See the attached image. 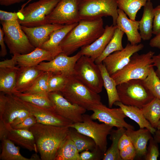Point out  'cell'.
<instances>
[{"label": "cell", "instance_id": "obj_29", "mask_svg": "<svg viewBox=\"0 0 160 160\" xmlns=\"http://www.w3.org/2000/svg\"><path fill=\"white\" fill-rule=\"evenodd\" d=\"M98 65L103 78V86L107 93L108 107L112 108L115 102L120 101L117 89V86L103 63L98 64Z\"/></svg>", "mask_w": 160, "mask_h": 160}, {"label": "cell", "instance_id": "obj_2", "mask_svg": "<svg viewBox=\"0 0 160 160\" xmlns=\"http://www.w3.org/2000/svg\"><path fill=\"white\" fill-rule=\"evenodd\" d=\"M102 18L81 20L66 36L60 44L62 52L69 56L79 48L90 45L104 33Z\"/></svg>", "mask_w": 160, "mask_h": 160}, {"label": "cell", "instance_id": "obj_46", "mask_svg": "<svg viewBox=\"0 0 160 160\" xmlns=\"http://www.w3.org/2000/svg\"><path fill=\"white\" fill-rule=\"evenodd\" d=\"M18 12H8L0 10V20L1 21H13L18 20Z\"/></svg>", "mask_w": 160, "mask_h": 160}, {"label": "cell", "instance_id": "obj_12", "mask_svg": "<svg viewBox=\"0 0 160 160\" xmlns=\"http://www.w3.org/2000/svg\"><path fill=\"white\" fill-rule=\"evenodd\" d=\"M89 111H92L90 116L93 120L97 119L100 121L117 128L135 129L134 126L126 122L124 118L127 117L121 109L108 107L102 103L92 106Z\"/></svg>", "mask_w": 160, "mask_h": 160}, {"label": "cell", "instance_id": "obj_48", "mask_svg": "<svg viewBox=\"0 0 160 160\" xmlns=\"http://www.w3.org/2000/svg\"><path fill=\"white\" fill-rule=\"evenodd\" d=\"M4 33L1 27H0V45L1 46V51L0 56L1 57H4L7 54V51L6 46L5 44L4 39Z\"/></svg>", "mask_w": 160, "mask_h": 160}, {"label": "cell", "instance_id": "obj_5", "mask_svg": "<svg viewBox=\"0 0 160 160\" xmlns=\"http://www.w3.org/2000/svg\"><path fill=\"white\" fill-rule=\"evenodd\" d=\"M60 93L71 103L89 110L93 105L102 103L100 96L79 80L73 75L68 77Z\"/></svg>", "mask_w": 160, "mask_h": 160}, {"label": "cell", "instance_id": "obj_40", "mask_svg": "<svg viewBox=\"0 0 160 160\" xmlns=\"http://www.w3.org/2000/svg\"><path fill=\"white\" fill-rule=\"evenodd\" d=\"M68 77L61 74L52 72L48 81L49 92H60L65 86Z\"/></svg>", "mask_w": 160, "mask_h": 160}, {"label": "cell", "instance_id": "obj_47", "mask_svg": "<svg viewBox=\"0 0 160 160\" xmlns=\"http://www.w3.org/2000/svg\"><path fill=\"white\" fill-rule=\"evenodd\" d=\"M31 114L25 108L24 110L21 111L18 116L14 120L11 124V127H12L17 124L22 122L27 117Z\"/></svg>", "mask_w": 160, "mask_h": 160}, {"label": "cell", "instance_id": "obj_19", "mask_svg": "<svg viewBox=\"0 0 160 160\" xmlns=\"http://www.w3.org/2000/svg\"><path fill=\"white\" fill-rule=\"evenodd\" d=\"M118 13L116 25L117 27L125 33L130 44L135 45L140 43L142 39L138 31L139 21L128 18L125 13L119 8Z\"/></svg>", "mask_w": 160, "mask_h": 160}, {"label": "cell", "instance_id": "obj_10", "mask_svg": "<svg viewBox=\"0 0 160 160\" xmlns=\"http://www.w3.org/2000/svg\"><path fill=\"white\" fill-rule=\"evenodd\" d=\"M93 120L90 116L84 114L82 122L73 123L70 127L91 138L97 148L104 154L107 150V137L113 127L104 123L99 124Z\"/></svg>", "mask_w": 160, "mask_h": 160}, {"label": "cell", "instance_id": "obj_35", "mask_svg": "<svg viewBox=\"0 0 160 160\" xmlns=\"http://www.w3.org/2000/svg\"><path fill=\"white\" fill-rule=\"evenodd\" d=\"M79 153L68 135L60 147L55 160H80Z\"/></svg>", "mask_w": 160, "mask_h": 160}, {"label": "cell", "instance_id": "obj_7", "mask_svg": "<svg viewBox=\"0 0 160 160\" xmlns=\"http://www.w3.org/2000/svg\"><path fill=\"white\" fill-rule=\"evenodd\" d=\"M1 23L4 41L10 54L13 55L25 54L35 49L36 48L30 42L18 20L1 21Z\"/></svg>", "mask_w": 160, "mask_h": 160}, {"label": "cell", "instance_id": "obj_39", "mask_svg": "<svg viewBox=\"0 0 160 160\" xmlns=\"http://www.w3.org/2000/svg\"><path fill=\"white\" fill-rule=\"evenodd\" d=\"M52 72H44L37 79L32 86L24 93L34 94L40 93H49L48 81Z\"/></svg>", "mask_w": 160, "mask_h": 160}, {"label": "cell", "instance_id": "obj_33", "mask_svg": "<svg viewBox=\"0 0 160 160\" xmlns=\"http://www.w3.org/2000/svg\"><path fill=\"white\" fill-rule=\"evenodd\" d=\"M126 130V129L123 127L112 130L110 134L112 144L104 154L103 160H122L120 155L119 143L120 138L125 132Z\"/></svg>", "mask_w": 160, "mask_h": 160}, {"label": "cell", "instance_id": "obj_21", "mask_svg": "<svg viewBox=\"0 0 160 160\" xmlns=\"http://www.w3.org/2000/svg\"><path fill=\"white\" fill-rule=\"evenodd\" d=\"M12 57L19 67L35 66L44 61H49L53 59L50 52L39 47L28 54L15 55Z\"/></svg>", "mask_w": 160, "mask_h": 160}, {"label": "cell", "instance_id": "obj_3", "mask_svg": "<svg viewBox=\"0 0 160 160\" xmlns=\"http://www.w3.org/2000/svg\"><path fill=\"white\" fill-rule=\"evenodd\" d=\"M154 54L152 51L140 55L134 53L123 68L111 76L117 86L132 79H145L153 65L152 58Z\"/></svg>", "mask_w": 160, "mask_h": 160}, {"label": "cell", "instance_id": "obj_32", "mask_svg": "<svg viewBox=\"0 0 160 160\" xmlns=\"http://www.w3.org/2000/svg\"><path fill=\"white\" fill-rule=\"evenodd\" d=\"M124 34L123 32L117 27L112 37L103 52L95 60V63L97 64L102 63L105 58L113 52L121 50L124 48L122 39Z\"/></svg>", "mask_w": 160, "mask_h": 160}, {"label": "cell", "instance_id": "obj_23", "mask_svg": "<svg viewBox=\"0 0 160 160\" xmlns=\"http://www.w3.org/2000/svg\"><path fill=\"white\" fill-rule=\"evenodd\" d=\"M125 133L131 139L136 156H145L147 152L148 143L152 137L150 131L146 128H140L137 130L130 128L126 129Z\"/></svg>", "mask_w": 160, "mask_h": 160}, {"label": "cell", "instance_id": "obj_37", "mask_svg": "<svg viewBox=\"0 0 160 160\" xmlns=\"http://www.w3.org/2000/svg\"><path fill=\"white\" fill-rule=\"evenodd\" d=\"M148 0H116L118 7L128 16L129 18L135 20L136 15Z\"/></svg>", "mask_w": 160, "mask_h": 160}, {"label": "cell", "instance_id": "obj_26", "mask_svg": "<svg viewBox=\"0 0 160 160\" xmlns=\"http://www.w3.org/2000/svg\"><path fill=\"white\" fill-rule=\"evenodd\" d=\"M114 104L120 108L127 117L135 121L140 128H147L152 134H154L156 129L153 127L145 119L140 108L135 106L124 105L120 101H117Z\"/></svg>", "mask_w": 160, "mask_h": 160}, {"label": "cell", "instance_id": "obj_44", "mask_svg": "<svg viewBox=\"0 0 160 160\" xmlns=\"http://www.w3.org/2000/svg\"><path fill=\"white\" fill-rule=\"evenodd\" d=\"M153 34L156 36L160 34V5L153 8Z\"/></svg>", "mask_w": 160, "mask_h": 160}, {"label": "cell", "instance_id": "obj_54", "mask_svg": "<svg viewBox=\"0 0 160 160\" xmlns=\"http://www.w3.org/2000/svg\"><path fill=\"white\" fill-rule=\"evenodd\" d=\"M154 135L153 138L158 143H160V130H156Z\"/></svg>", "mask_w": 160, "mask_h": 160}, {"label": "cell", "instance_id": "obj_17", "mask_svg": "<svg viewBox=\"0 0 160 160\" xmlns=\"http://www.w3.org/2000/svg\"><path fill=\"white\" fill-rule=\"evenodd\" d=\"M116 25H106L103 34L92 44L81 48L79 51L82 55L95 60L103 52L113 35Z\"/></svg>", "mask_w": 160, "mask_h": 160}, {"label": "cell", "instance_id": "obj_8", "mask_svg": "<svg viewBox=\"0 0 160 160\" xmlns=\"http://www.w3.org/2000/svg\"><path fill=\"white\" fill-rule=\"evenodd\" d=\"M73 76L93 91L102 92L103 82L100 69L90 57L81 56L75 64Z\"/></svg>", "mask_w": 160, "mask_h": 160}, {"label": "cell", "instance_id": "obj_38", "mask_svg": "<svg viewBox=\"0 0 160 160\" xmlns=\"http://www.w3.org/2000/svg\"><path fill=\"white\" fill-rule=\"evenodd\" d=\"M142 80L154 97L160 99V79L156 75L153 65L150 67L147 77Z\"/></svg>", "mask_w": 160, "mask_h": 160}, {"label": "cell", "instance_id": "obj_49", "mask_svg": "<svg viewBox=\"0 0 160 160\" xmlns=\"http://www.w3.org/2000/svg\"><path fill=\"white\" fill-rule=\"evenodd\" d=\"M17 62L13 57L10 59H7L0 62V68H12L17 67Z\"/></svg>", "mask_w": 160, "mask_h": 160}, {"label": "cell", "instance_id": "obj_16", "mask_svg": "<svg viewBox=\"0 0 160 160\" xmlns=\"http://www.w3.org/2000/svg\"><path fill=\"white\" fill-rule=\"evenodd\" d=\"M19 99L29 112L35 117L37 123L47 125L69 127L73 123L58 114L54 110L38 107Z\"/></svg>", "mask_w": 160, "mask_h": 160}, {"label": "cell", "instance_id": "obj_25", "mask_svg": "<svg viewBox=\"0 0 160 160\" xmlns=\"http://www.w3.org/2000/svg\"><path fill=\"white\" fill-rule=\"evenodd\" d=\"M6 94L7 100L3 112L0 115V119L9 126L25 108L17 97L13 94Z\"/></svg>", "mask_w": 160, "mask_h": 160}, {"label": "cell", "instance_id": "obj_53", "mask_svg": "<svg viewBox=\"0 0 160 160\" xmlns=\"http://www.w3.org/2000/svg\"><path fill=\"white\" fill-rule=\"evenodd\" d=\"M26 0H0V4L1 6H9L12 5L23 2Z\"/></svg>", "mask_w": 160, "mask_h": 160}, {"label": "cell", "instance_id": "obj_27", "mask_svg": "<svg viewBox=\"0 0 160 160\" xmlns=\"http://www.w3.org/2000/svg\"><path fill=\"white\" fill-rule=\"evenodd\" d=\"M153 4L151 1H148L144 7L143 13L139 21V29L142 39L148 40L153 34Z\"/></svg>", "mask_w": 160, "mask_h": 160}, {"label": "cell", "instance_id": "obj_51", "mask_svg": "<svg viewBox=\"0 0 160 160\" xmlns=\"http://www.w3.org/2000/svg\"><path fill=\"white\" fill-rule=\"evenodd\" d=\"M8 128L3 121L0 119V140H1L7 138Z\"/></svg>", "mask_w": 160, "mask_h": 160}, {"label": "cell", "instance_id": "obj_36", "mask_svg": "<svg viewBox=\"0 0 160 160\" xmlns=\"http://www.w3.org/2000/svg\"><path fill=\"white\" fill-rule=\"evenodd\" d=\"M141 109L145 119L156 129L160 119V99L154 97Z\"/></svg>", "mask_w": 160, "mask_h": 160}, {"label": "cell", "instance_id": "obj_45", "mask_svg": "<svg viewBox=\"0 0 160 160\" xmlns=\"http://www.w3.org/2000/svg\"><path fill=\"white\" fill-rule=\"evenodd\" d=\"M37 123L35 117L32 114L28 116L22 122L12 128L15 129L29 130L32 126Z\"/></svg>", "mask_w": 160, "mask_h": 160}, {"label": "cell", "instance_id": "obj_56", "mask_svg": "<svg viewBox=\"0 0 160 160\" xmlns=\"http://www.w3.org/2000/svg\"><path fill=\"white\" fill-rule=\"evenodd\" d=\"M151 0H148V1H151Z\"/></svg>", "mask_w": 160, "mask_h": 160}, {"label": "cell", "instance_id": "obj_11", "mask_svg": "<svg viewBox=\"0 0 160 160\" xmlns=\"http://www.w3.org/2000/svg\"><path fill=\"white\" fill-rule=\"evenodd\" d=\"M81 0H61L45 18V24L66 25L79 23L81 19Z\"/></svg>", "mask_w": 160, "mask_h": 160}, {"label": "cell", "instance_id": "obj_55", "mask_svg": "<svg viewBox=\"0 0 160 160\" xmlns=\"http://www.w3.org/2000/svg\"><path fill=\"white\" fill-rule=\"evenodd\" d=\"M157 130H160V119L159 120L156 128Z\"/></svg>", "mask_w": 160, "mask_h": 160}, {"label": "cell", "instance_id": "obj_52", "mask_svg": "<svg viewBox=\"0 0 160 160\" xmlns=\"http://www.w3.org/2000/svg\"><path fill=\"white\" fill-rule=\"evenodd\" d=\"M149 45L151 47L157 48L160 50V34L155 36L151 39Z\"/></svg>", "mask_w": 160, "mask_h": 160}, {"label": "cell", "instance_id": "obj_28", "mask_svg": "<svg viewBox=\"0 0 160 160\" xmlns=\"http://www.w3.org/2000/svg\"><path fill=\"white\" fill-rule=\"evenodd\" d=\"M19 67L0 68V91L6 94H12L15 86Z\"/></svg>", "mask_w": 160, "mask_h": 160}, {"label": "cell", "instance_id": "obj_18", "mask_svg": "<svg viewBox=\"0 0 160 160\" xmlns=\"http://www.w3.org/2000/svg\"><path fill=\"white\" fill-rule=\"evenodd\" d=\"M64 26L47 24L30 27L21 25V27L31 44L35 48H41L43 44L49 39L50 34L53 32Z\"/></svg>", "mask_w": 160, "mask_h": 160}, {"label": "cell", "instance_id": "obj_14", "mask_svg": "<svg viewBox=\"0 0 160 160\" xmlns=\"http://www.w3.org/2000/svg\"><path fill=\"white\" fill-rule=\"evenodd\" d=\"M81 55L79 51L72 56L61 52L52 60L41 62L36 67L44 72L60 73L69 77L73 75L75 64Z\"/></svg>", "mask_w": 160, "mask_h": 160}, {"label": "cell", "instance_id": "obj_41", "mask_svg": "<svg viewBox=\"0 0 160 160\" xmlns=\"http://www.w3.org/2000/svg\"><path fill=\"white\" fill-rule=\"evenodd\" d=\"M160 155L158 143L153 137L149 140V144L147 148V151L145 156L146 160H157Z\"/></svg>", "mask_w": 160, "mask_h": 160}, {"label": "cell", "instance_id": "obj_50", "mask_svg": "<svg viewBox=\"0 0 160 160\" xmlns=\"http://www.w3.org/2000/svg\"><path fill=\"white\" fill-rule=\"evenodd\" d=\"M152 62L153 66L157 68L155 71L156 75L160 79V53L153 55L152 58Z\"/></svg>", "mask_w": 160, "mask_h": 160}, {"label": "cell", "instance_id": "obj_1", "mask_svg": "<svg viewBox=\"0 0 160 160\" xmlns=\"http://www.w3.org/2000/svg\"><path fill=\"white\" fill-rule=\"evenodd\" d=\"M69 128L36 123L29 128L41 159L55 160L60 147L68 135Z\"/></svg>", "mask_w": 160, "mask_h": 160}, {"label": "cell", "instance_id": "obj_9", "mask_svg": "<svg viewBox=\"0 0 160 160\" xmlns=\"http://www.w3.org/2000/svg\"><path fill=\"white\" fill-rule=\"evenodd\" d=\"M118 8L116 0H81L79 5L81 20H94L111 16L113 25H116Z\"/></svg>", "mask_w": 160, "mask_h": 160}, {"label": "cell", "instance_id": "obj_34", "mask_svg": "<svg viewBox=\"0 0 160 160\" xmlns=\"http://www.w3.org/2000/svg\"><path fill=\"white\" fill-rule=\"evenodd\" d=\"M1 152L0 155L1 160H33L31 157L26 158L22 155L19 148L14 143L8 138L1 141Z\"/></svg>", "mask_w": 160, "mask_h": 160}, {"label": "cell", "instance_id": "obj_20", "mask_svg": "<svg viewBox=\"0 0 160 160\" xmlns=\"http://www.w3.org/2000/svg\"><path fill=\"white\" fill-rule=\"evenodd\" d=\"M19 68L16 85L12 94L25 92L44 72L38 69L36 66Z\"/></svg>", "mask_w": 160, "mask_h": 160}, {"label": "cell", "instance_id": "obj_22", "mask_svg": "<svg viewBox=\"0 0 160 160\" xmlns=\"http://www.w3.org/2000/svg\"><path fill=\"white\" fill-rule=\"evenodd\" d=\"M78 23L64 25L62 27L55 31L50 34L49 39L43 44L41 48L50 52L54 59L62 52L60 47V43L67 34Z\"/></svg>", "mask_w": 160, "mask_h": 160}, {"label": "cell", "instance_id": "obj_15", "mask_svg": "<svg viewBox=\"0 0 160 160\" xmlns=\"http://www.w3.org/2000/svg\"><path fill=\"white\" fill-rule=\"evenodd\" d=\"M144 47L142 44L132 45L128 43L122 50L115 52L107 56L102 63L111 76L123 68L132 56Z\"/></svg>", "mask_w": 160, "mask_h": 160}, {"label": "cell", "instance_id": "obj_4", "mask_svg": "<svg viewBox=\"0 0 160 160\" xmlns=\"http://www.w3.org/2000/svg\"><path fill=\"white\" fill-rule=\"evenodd\" d=\"M29 0L23 4L18 12V21L22 25L34 27L45 24L46 17L61 0H39L29 4Z\"/></svg>", "mask_w": 160, "mask_h": 160}, {"label": "cell", "instance_id": "obj_13", "mask_svg": "<svg viewBox=\"0 0 160 160\" xmlns=\"http://www.w3.org/2000/svg\"><path fill=\"white\" fill-rule=\"evenodd\" d=\"M49 95L53 109L57 113L73 123L82 122L86 109L71 103L60 92H50Z\"/></svg>", "mask_w": 160, "mask_h": 160}, {"label": "cell", "instance_id": "obj_43", "mask_svg": "<svg viewBox=\"0 0 160 160\" xmlns=\"http://www.w3.org/2000/svg\"><path fill=\"white\" fill-rule=\"evenodd\" d=\"M119 153L122 160H133L136 156V151L132 143L119 151Z\"/></svg>", "mask_w": 160, "mask_h": 160}, {"label": "cell", "instance_id": "obj_24", "mask_svg": "<svg viewBox=\"0 0 160 160\" xmlns=\"http://www.w3.org/2000/svg\"><path fill=\"white\" fill-rule=\"evenodd\" d=\"M8 127L7 138L30 151H38L34 137L30 131L15 129L11 126Z\"/></svg>", "mask_w": 160, "mask_h": 160}, {"label": "cell", "instance_id": "obj_30", "mask_svg": "<svg viewBox=\"0 0 160 160\" xmlns=\"http://www.w3.org/2000/svg\"><path fill=\"white\" fill-rule=\"evenodd\" d=\"M49 93L26 94L15 93L13 94L25 102L40 107L53 110L49 97Z\"/></svg>", "mask_w": 160, "mask_h": 160}, {"label": "cell", "instance_id": "obj_6", "mask_svg": "<svg viewBox=\"0 0 160 160\" xmlns=\"http://www.w3.org/2000/svg\"><path fill=\"white\" fill-rule=\"evenodd\" d=\"M117 89L120 102L140 109L155 97L141 79L129 80L117 85Z\"/></svg>", "mask_w": 160, "mask_h": 160}, {"label": "cell", "instance_id": "obj_42", "mask_svg": "<svg viewBox=\"0 0 160 160\" xmlns=\"http://www.w3.org/2000/svg\"><path fill=\"white\" fill-rule=\"evenodd\" d=\"M104 153L97 149L93 151L85 150L80 153V160H99L103 157Z\"/></svg>", "mask_w": 160, "mask_h": 160}, {"label": "cell", "instance_id": "obj_31", "mask_svg": "<svg viewBox=\"0 0 160 160\" xmlns=\"http://www.w3.org/2000/svg\"><path fill=\"white\" fill-rule=\"evenodd\" d=\"M68 135L79 153L85 150L93 151L98 149L91 138L79 132L73 128L70 127Z\"/></svg>", "mask_w": 160, "mask_h": 160}]
</instances>
